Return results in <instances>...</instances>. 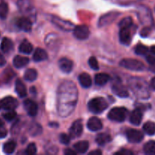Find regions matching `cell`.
I'll list each match as a JSON object with an SVG mask.
<instances>
[{
    "mask_svg": "<svg viewBox=\"0 0 155 155\" xmlns=\"http://www.w3.org/2000/svg\"><path fill=\"white\" fill-rule=\"evenodd\" d=\"M24 106L25 110H27V114L31 117H35L37 114L38 112V105L35 101L30 99H27L24 101Z\"/></svg>",
    "mask_w": 155,
    "mask_h": 155,
    "instance_id": "obj_10",
    "label": "cell"
},
{
    "mask_svg": "<svg viewBox=\"0 0 155 155\" xmlns=\"http://www.w3.org/2000/svg\"><path fill=\"white\" fill-rule=\"evenodd\" d=\"M74 35L80 40L86 39L89 36V27L86 25H79L74 28Z\"/></svg>",
    "mask_w": 155,
    "mask_h": 155,
    "instance_id": "obj_6",
    "label": "cell"
},
{
    "mask_svg": "<svg viewBox=\"0 0 155 155\" xmlns=\"http://www.w3.org/2000/svg\"><path fill=\"white\" fill-rule=\"evenodd\" d=\"M18 6L22 13H30L33 9L30 0H19L18 2Z\"/></svg>",
    "mask_w": 155,
    "mask_h": 155,
    "instance_id": "obj_17",
    "label": "cell"
},
{
    "mask_svg": "<svg viewBox=\"0 0 155 155\" xmlns=\"http://www.w3.org/2000/svg\"><path fill=\"white\" fill-rule=\"evenodd\" d=\"M0 101H1L2 108L6 110H15L18 106V101H17L16 98L12 96L5 97Z\"/></svg>",
    "mask_w": 155,
    "mask_h": 155,
    "instance_id": "obj_8",
    "label": "cell"
},
{
    "mask_svg": "<svg viewBox=\"0 0 155 155\" xmlns=\"http://www.w3.org/2000/svg\"><path fill=\"white\" fill-rule=\"evenodd\" d=\"M15 91L21 98H24L27 95V88H26L24 83L21 81V80L18 79L15 83Z\"/></svg>",
    "mask_w": 155,
    "mask_h": 155,
    "instance_id": "obj_19",
    "label": "cell"
},
{
    "mask_svg": "<svg viewBox=\"0 0 155 155\" xmlns=\"http://www.w3.org/2000/svg\"><path fill=\"white\" fill-rule=\"evenodd\" d=\"M36 151H37V149H36V145H35L34 143H30V145L27 146V149H26L25 151V153L28 155H33L36 154Z\"/></svg>",
    "mask_w": 155,
    "mask_h": 155,
    "instance_id": "obj_37",
    "label": "cell"
},
{
    "mask_svg": "<svg viewBox=\"0 0 155 155\" xmlns=\"http://www.w3.org/2000/svg\"><path fill=\"white\" fill-rule=\"evenodd\" d=\"M127 139L131 143H139L144 139V135L140 130L130 129L127 132Z\"/></svg>",
    "mask_w": 155,
    "mask_h": 155,
    "instance_id": "obj_5",
    "label": "cell"
},
{
    "mask_svg": "<svg viewBox=\"0 0 155 155\" xmlns=\"http://www.w3.org/2000/svg\"><path fill=\"white\" fill-rule=\"evenodd\" d=\"M89 154H91V155H92V154L100 155V154H101V151H92V152L89 153Z\"/></svg>",
    "mask_w": 155,
    "mask_h": 155,
    "instance_id": "obj_45",
    "label": "cell"
},
{
    "mask_svg": "<svg viewBox=\"0 0 155 155\" xmlns=\"http://www.w3.org/2000/svg\"><path fill=\"white\" fill-rule=\"evenodd\" d=\"M59 139H60V142H61L64 145H68L71 140V137L68 135L65 134V133H61L59 136Z\"/></svg>",
    "mask_w": 155,
    "mask_h": 155,
    "instance_id": "obj_38",
    "label": "cell"
},
{
    "mask_svg": "<svg viewBox=\"0 0 155 155\" xmlns=\"http://www.w3.org/2000/svg\"><path fill=\"white\" fill-rule=\"evenodd\" d=\"M107 101L101 97L92 98L88 104L89 110L94 114H101L107 109Z\"/></svg>",
    "mask_w": 155,
    "mask_h": 155,
    "instance_id": "obj_2",
    "label": "cell"
},
{
    "mask_svg": "<svg viewBox=\"0 0 155 155\" xmlns=\"http://www.w3.org/2000/svg\"><path fill=\"white\" fill-rule=\"evenodd\" d=\"M17 114L16 112L15 111V110H8V112L5 113L3 114V117L8 121H12L16 117Z\"/></svg>",
    "mask_w": 155,
    "mask_h": 155,
    "instance_id": "obj_35",
    "label": "cell"
},
{
    "mask_svg": "<svg viewBox=\"0 0 155 155\" xmlns=\"http://www.w3.org/2000/svg\"><path fill=\"white\" fill-rule=\"evenodd\" d=\"M16 148V143L14 141H9L3 145V151L7 154H11Z\"/></svg>",
    "mask_w": 155,
    "mask_h": 155,
    "instance_id": "obj_29",
    "label": "cell"
},
{
    "mask_svg": "<svg viewBox=\"0 0 155 155\" xmlns=\"http://www.w3.org/2000/svg\"><path fill=\"white\" fill-rule=\"evenodd\" d=\"M33 45L27 40L23 41L19 46L20 52L24 53V54H30L33 51Z\"/></svg>",
    "mask_w": 155,
    "mask_h": 155,
    "instance_id": "obj_27",
    "label": "cell"
},
{
    "mask_svg": "<svg viewBox=\"0 0 155 155\" xmlns=\"http://www.w3.org/2000/svg\"><path fill=\"white\" fill-rule=\"evenodd\" d=\"M129 86L133 93L140 98H146L148 97V86L143 80L133 77L129 80Z\"/></svg>",
    "mask_w": 155,
    "mask_h": 155,
    "instance_id": "obj_1",
    "label": "cell"
},
{
    "mask_svg": "<svg viewBox=\"0 0 155 155\" xmlns=\"http://www.w3.org/2000/svg\"><path fill=\"white\" fill-rule=\"evenodd\" d=\"M120 41L122 44L129 45L131 42V32L130 28H120Z\"/></svg>",
    "mask_w": 155,
    "mask_h": 155,
    "instance_id": "obj_11",
    "label": "cell"
},
{
    "mask_svg": "<svg viewBox=\"0 0 155 155\" xmlns=\"http://www.w3.org/2000/svg\"><path fill=\"white\" fill-rule=\"evenodd\" d=\"M89 142L87 141H80V142H78L74 145V148L75 149V151L77 153L84 154L89 149Z\"/></svg>",
    "mask_w": 155,
    "mask_h": 155,
    "instance_id": "obj_23",
    "label": "cell"
},
{
    "mask_svg": "<svg viewBox=\"0 0 155 155\" xmlns=\"http://www.w3.org/2000/svg\"><path fill=\"white\" fill-rule=\"evenodd\" d=\"M52 21L57 27H58L61 30H65V31H70V30H73L74 28V24L70 23L69 21H63V20L60 19V18H54Z\"/></svg>",
    "mask_w": 155,
    "mask_h": 155,
    "instance_id": "obj_13",
    "label": "cell"
},
{
    "mask_svg": "<svg viewBox=\"0 0 155 155\" xmlns=\"http://www.w3.org/2000/svg\"><path fill=\"white\" fill-rule=\"evenodd\" d=\"M135 51L137 54L139 55H144V54H146L148 51V47H146L144 45H138L136 47V49Z\"/></svg>",
    "mask_w": 155,
    "mask_h": 155,
    "instance_id": "obj_34",
    "label": "cell"
},
{
    "mask_svg": "<svg viewBox=\"0 0 155 155\" xmlns=\"http://www.w3.org/2000/svg\"><path fill=\"white\" fill-rule=\"evenodd\" d=\"M146 60L147 61H148V63L151 65V67H152L153 70L155 71V58L151 55H148L147 56Z\"/></svg>",
    "mask_w": 155,
    "mask_h": 155,
    "instance_id": "obj_39",
    "label": "cell"
},
{
    "mask_svg": "<svg viewBox=\"0 0 155 155\" xmlns=\"http://www.w3.org/2000/svg\"><path fill=\"white\" fill-rule=\"evenodd\" d=\"M109 80H110V77L108 74H104V73H100V74H96L95 77V84L98 86H104Z\"/></svg>",
    "mask_w": 155,
    "mask_h": 155,
    "instance_id": "obj_24",
    "label": "cell"
},
{
    "mask_svg": "<svg viewBox=\"0 0 155 155\" xmlns=\"http://www.w3.org/2000/svg\"><path fill=\"white\" fill-rule=\"evenodd\" d=\"M3 125H4V123H3V121L0 119V127H3Z\"/></svg>",
    "mask_w": 155,
    "mask_h": 155,
    "instance_id": "obj_47",
    "label": "cell"
},
{
    "mask_svg": "<svg viewBox=\"0 0 155 155\" xmlns=\"http://www.w3.org/2000/svg\"><path fill=\"white\" fill-rule=\"evenodd\" d=\"M64 154L66 155H75L77 154V152H76L75 151H74V150H71V149H66L64 151Z\"/></svg>",
    "mask_w": 155,
    "mask_h": 155,
    "instance_id": "obj_43",
    "label": "cell"
},
{
    "mask_svg": "<svg viewBox=\"0 0 155 155\" xmlns=\"http://www.w3.org/2000/svg\"><path fill=\"white\" fill-rule=\"evenodd\" d=\"M144 151L147 154H155V141H149L144 145Z\"/></svg>",
    "mask_w": 155,
    "mask_h": 155,
    "instance_id": "obj_31",
    "label": "cell"
},
{
    "mask_svg": "<svg viewBox=\"0 0 155 155\" xmlns=\"http://www.w3.org/2000/svg\"><path fill=\"white\" fill-rule=\"evenodd\" d=\"M2 108V105H1V101H0V109Z\"/></svg>",
    "mask_w": 155,
    "mask_h": 155,
    "instance_id": "obj_48",
    "label": "cell"
},
{
    "mask_svg": "<svg viewBox=\"0 0 155 155\" xmlns=\"http://www.w3.org/2000/svg\"><path fill=\"white\" fill-rule=\"evenodd\" d=\"M58 66L63 72L68 74L71 72L73 69V62L66 58H62L59 60Z\"/></svg>",
    "mask_w": 155,
    "mask_h": 155,
    "instance_id": "obj_15",
    "label": "cell"
},
{
    "mask_svg": "<svg viewBox=\"0 0 155 155\" xmlns=\"http://www.w3.org/2000/svg\"><path fill=\"white\" fill-rule=\"evenodd\" d=\"M111 136L107 133H100L97 136L95 141L98 143V145H106V144L109 143L111 141Z\"/></svg>",
    "mask_w": 155,
    "mask_h": 155,
    "instance_id": "obj_26",
    "label": "cell"
},
{
    "mask_svg": "<svg viewBox=\"0 0 155 155\" xmlns=\"http://www.w3.org/2000/svg\"><path fill=\"white\" fill-rule=\"evenodd\" d=\"M150 51H151V52L153 54H155V45H153V46L151 47Z\"/></svg>",
    "mask_w": 155,
    "mask_h": 155,
    "instance_id": "obj_46",
    "label": "cell"
},
{
    "mask_svg": "<svg viewBox=\"0 0 155 155\" xmlns=\"http://www.w3.org/2000/svg\"><path fill=\"white\" fill-rule=\"evenodd\" d=\"M33 60L36 62L43 61L48 58V54L47 52L44 49L41 48H37L34 51L33 54Z\"/></svg>",
    "mask_w": 155,
    "mask_h": 155,
    "instance_id": "obj_20",
    "label": "cell"
},
{
    "mask_svg": "<svg viewBox=\"0 0 155 155\" xmlns=\"http://www.w3.org/2000/svg\"><path fill=\"white\" fill-rule=\"evenodd\" d=\"M142 120V111L139 108L133 110L130 114V121L132 124L135 126H139Z\"/></svg>",
    "mask_w": 155,
    "mask_h": 155,
    "instance_id": "obj_16",
    "label": "cell"
},
{
    "mask_svg": "<svg viewBox=\"0 0 155 155\" xmlns=\"http://www.w3.org/2000/svg\"><path fill=\"white\" fill-rule=\"evenodd\" d=\"M0 48L2 51L4 53H8L13 48V42L10 39L7 37H4L2 40Z\"/></svg>",
    "mask_w": 155,
    "mask_h": 155,
    "instance_id": "obj_25",
    "label": "cell"
},
{
    "mask_svg": "<svg viewBox=\"0 0 155 155\" xmlns=\"http://www.w3.org/2000/svg\"><path fill=\"white\" fill-rule=\"evenodd\" d=\"M117 154H120V155H132L133 154V153L132 151H129V150H122V151H119V152H117Z\"/></svg>",
    "mask_w": 155,
    "mask_h": 155,
    "instance_id": "obj_41",
    "label": "cell"
},
{
    "mask_svg": "<svg viewBox=\"0 0 155 155\" xmlns=\"http://www.w3.org/2000/svg\"><path fill=\"white\" fill-rule=\"evenodd\" d=\"M8 13V6L7 3H0V18L1 19L6 18Z\"/></svg>",
    "mask_w": 155,
    "mask_h": 155,
    "instance_id": "obj_33",
    "label": "cell"
},
{
    "mask_svg": "<svg viewBox=\"0 0 155 155\" xmlns=\"http://www.w3.org/2000/svg\"><path fill=\"white\" fill-rule=\"evenodd\" d=\"M133 25V20L130 17H127V18H124L122 19L120 22V28H130Z\"/></svg>",
    "mask_w": 155,
    "mask_h": 155,
    "instance_id": "obj_32",
    "label": "cell"
},
{
    "mask_svg": "<svg viewBox=\"0 0 155 155\" xmlns=\"http://www.w3.org/2000/svg\"><path fill=\"white\" fill-rule=\"evenodd\" d=\"M112 92L120 98H126L129 96V92L127 88L123 85L120 81H115L112 85Z\"/></svg>",
    "mask_w": 155,
    "mask_h": 155,
    "instance_id": "obj_7",
    "label": "cell"
},
{
    "mask_svg": "<svg viewBox=\"0 0 155 155\" xmlns=\"http://www.w3.org/2000/svg\"><path fill=\"white\" fill-rule=\"evenodd\" d=\"M150 85H151V89H152L153 90H155V77H154V78L151 79V83H150Z\"/></svg>",
    "mask_w": 155,
    "mask_h": 155,
    "instance_id": "obj_44",
    "label": "cell"
},
{
    "mask_svg": "<svg viewBox=\"0 0 155 155\" xmlns=\"http://www.w3.org/2000/svg\"><path fill=\"white\" fill-rule=\"evenodd\" d=\"M87 127L90 131L92 132H96L98 130H101L102 129V123L101 122L98 117H91L90 119L88 120L87 123Z\"/></svg>",
    "mask_w": 155,
    "mask_h": 155,
    "instance_id": "obj_12",
    "label": "cell"
},
{
    "mask_svg": "<svg viewBox=\"0 0 155 155\" xmlns=\"http://www.w3.org/2000/svg\"><path fill=\"white\" fill-rule=\"evenodd\" d=\"M143 130L146 134L153 136L155 134V124L151 121L145 123L143 126Z\"/></svg>",
    "mask_w": 155,
    "mask_h": 155,
    "instance_id": "obj_30",
    "label": "cell"
},
{
    "mask_svg": "<svg viewBox=\"0 0 155 155\" xmlns=\"http://www.w3.org/2000/svg\"><path fill=\"white\" fill-rule=\"evenodd\" d=\"M83 133V124L80 120H76L70 129V137L72 139L80 137Z\"/></svg>",
    "mask_w": 155,
    "mask_h": 155,
    "instance_id": "obj_9",
    "label": "cell"
},
{
    "mask_svg": "<svg viewBox=\"0 0 155 155\" xmlns=\"http://www.w3.org/2000/svg\"><path fill=\"white\" fill-rule=\"evenodd\" d=\"M7 134V130L3 127H0V139H4L5 137H6Z\"/></svg>",
    "mask_w": 155,
    "mask_h": 155,
    "instance_id": "obj_40",
    "label": "cell"
},
{
    "mask_svg": "<svg viewBox=\"0 0 155 155\" xmlns=\"http://www.w3.org/2000/svg\"><path fill=\"white\" fill-rule=\"evenodd\" d=\"M17 25L21 30H23L25 32L30 31L32 28L31 21L27 17H22V18H19L17 21Z\"/></svg>",
    "mask_w": 155,
    "mask_h": 155,
    "instance_id": "obj_14",
    "label": "cell"
},
{
    "mask_svg": "<svg viewBox=\"0 0 155 155\" xmlns=\"http://www.w3.org/2000/svg\"><path fill=\"white\" fill-rule=\"evenodd\" d=\"M89 64L92 69L95 70V71H98L99 69V65H98V62L97 61L95 57H91L89 60Z\"/></svg>",
    "mask_w": 155,
    "mask_h": 155,
    "instance_id": "obj_36",
    "label": "cell"
},
{
    "mask_svg": "<svg viewBox=\"0 0 155 155\" xmlns=\"http://www.w3.org/2000/svg\"><path fill=\"white\" fill-rule=\"evenodd\" d=\"M118 15L119 14L116 13V12H111V13H109L107 15H104V16H103L100 19L99 26L100 27H102V26H105L107 24H109L110 23H111L112 21H114L116 19Z\"/></svg>",
    "mask_w": 155,
    "mask_h": 155,
    "instance_id": "obj_18",
    "label": "cell"
},
{
    "mask_svg": "<svg viewBox=\"0 0 155 155\" xmlns=\"http://www.w3.org/2000/svg\"><path fill=\"white\" fill-rule=\"evenodd\" d=\"M79 81H80V85L86 89L92 86V79L90 76L86 73H83L79 76Z\"/></svg>",
    "mask_w": 155,
    "mask_h": 155,
    "instance_id": "obj_22",
    "label": "cell"
},
{
    "mask_svg": "<svg viewBox=\"0 0 155 155\" xmlns=\"http://www.w3.org/2000/svg\"><path fill=\"white\" fill-rule=\"evenodd\" d=\"M120 65L126 69L134 71H142L145 69V65L140 61L132 58L123 59L120 62Z\"/></svg>",
    "mask_w": 155,
    "mask_h": 155,
    "instance_id": "obj_3",
    "label": "cell"
},
{
    "mask_svg": "<svg viewBox=\"0 0 155 155\" xmlns=\"http://www.w3.org/2000/svg\"><path fill=\"white\" fill-rule=\"evenodd\" d=\"M30 60L28 58L23 57L21 55L15 56L13 60V64L17 68H22L29 63Z\"/></svg>",
    "mask_w": 155,
    "mask_h": 155,
    "instance_id": "obj_21",
    "label": "cell"
},
{
    "mask_svg": "<svg viewBox=\"0 0 155 155\" xmlns=\"http://www.w3.org/2000/svg\"><path fill=\"white\" fill-rule=\"evenodd\" d=\"M5 64H6L5 58L4 56L2 55V53H0V67L4 66Z\"/></svg>",
    "mask_w": 155,
    "mask_h": 155,
    "instance_id": "obj_42",
    "label": "cell"
},
{
    "mask_svg": "<svg viewBox=\"0 0 155 155\" xmlns=\"http://www.w3.org/2000/svg\"><path fill=\"white\" fill-rule=\"evenodd\" d=\"M127 110L125 107H117L111 109L108 114V118L110 120L116 122H123L127 117Z\"/></svg>",
    "mask_w": 155,
    "mask_h": 155,
    "instance_id": "obj_4",
    "label": "cell"
},
{
    "mask_svg": "<svg viewBox=\"0 0 155 155\" xmlns=\"http://www.w3.org/2000/svg\"><path fill=\"white\" fill-rule=\"evenodd\" d=\"M37 71L35 69H27V71L24 73V79H25L27 81L29 82H33L34 80H36L37 78Z\"/></svg>",
    "mask_w": 155,
    "mask_h": 155,
    "instance_id": "obj_28",
    "label": "cell"
}]
</instances>
